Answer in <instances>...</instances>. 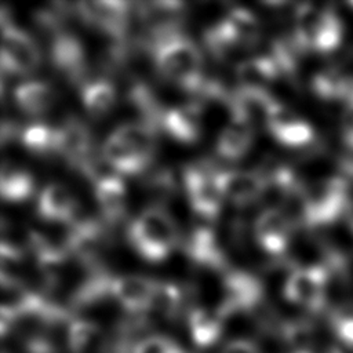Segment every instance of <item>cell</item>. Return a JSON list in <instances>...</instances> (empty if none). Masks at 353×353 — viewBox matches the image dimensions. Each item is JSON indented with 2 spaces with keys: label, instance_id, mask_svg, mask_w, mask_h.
Returning <instances> with one entry per match:
<instances>
[{
  "label": "cell",
  "instance_id": "6da1fadb",
  "mask_svg": "<svg viewBox=\"0 0 353 353\" xmlns=\"http://www.w3.org/2000/svg\"><path fill=\"white\" fill-rule=\"evenodd\" d=\"M154 66L159 73L176 87L189 91H204L203 58L199 47L185 36L163 33L153 44Z\"/></svg>",
  "mask_w": 353,
  "mask_h": 353
},
{
  "label": "cell",
  "instance_id": "7a4b0ae2",
  "mask_svg": "<svg viewBox=\"0 0 353 353\" xmlns=\"http://www.w3.org/2000/svg\"><path fill=\"white\" fill-rule=\"evenodd\" d=\"M128 239L137 252L146 261H163L178 243L174 218L160 207L143 210L130 225Z\"/></svg>",
  "mask_w": 353,
  "mask_h": 353
},
{
  "label": "cell",
  "instance_id": "3957f363",
  "mask_svg": "<svg viewBox=\"0 0 353 353\" xmlns=\"http://www.w3.org/2000/svg\"><path fill=\"white\" fill-rule=\"evenodd\" d=\"M347 185L338 176L302 186L303 222L321 226L338 221L347 208Z\"/></svg>",
  "mask_w": 353,
  "mask_h": 353
},
{
  "label": "cell",
  "instance_id": "277c9868",
  "mask_svg": "<svg viewBox=\"0 0 353 353\" xmlns=\"http://www.w3.org/2000/svg\"><path fill=\"white\" fill-rule=\"evenodd\" d=\"M328 272L323 265L294 268L284 280V298L303 309L321 310L327 299Z\"/></svg>",
  "mask_w": 353,
  "mask_h": 353
},
{
  "label": "cell",
  "instance_id": "5b68a950",
  "mask_svg": "<svg viewBox=\"0 0 353 353\" xmlns=\"http://www.w3.org/2000/svg\"><path fill=\"white\" fill-rule=\"evenodd\" d=\"M216 171L208 161H196L183 168L185 190L193 214L214 221L223 196L215 182Z\"/></svg>",
  "mask_w": 353,
  "mask_h": 353
},
{
  "label": "cell",
  "instance_id": "8992f818",
  "mask_svg": "<svg viewBox=\"0 0 353 353\" xmlns=\"http://www.w3.org/2000/svg\"><path fill=\"white\" fill-rule=\"evenodd\" d=\"M40 63V50L22 29L3 21L1 66L15 74H29Z\"/></svg>",
  "mask_w": 353,
  "mask_h": 353
},
{
  "label": "cell",
  "instance_id": "52a82bcc",
  "mask_svg": "<svg viewBox=\"0 0 353 353\" xmlns=\"http://www.w3.org/2000/svg\"><path fill=\"white\" fill-rule=\"evenodd\" d=\"M156 280L138 274H125L110 280V296L131 317L149 312Z\"/></svg>",
  "mask_w": 353,
  "mask_h": 353
},
{
  "label": "cell",
  "instance_id": "ba28073f",
  "mask_svg": "<svg viewBox=\"0 0 353 353\" xmlns=\"http://www.w3.org/2000/svg\"><path fill=\"white\" fill-rule=\"evenodd\" d=\"M215 182L223 199L245 205L259 200L266 186V175L259 170H222L216 171Z\"/></svg>",
  "mask_w": 353,
  "mask_h": 353
},
{
  "label": "cell",
  "instance_id": "9c48e42d",
  "mask_svg": "<svg viewBox=\"0 0 353 353\" xmlns=\"http://www.w3.org/2000/svg\"><path fill=\"white\" fill-rule=\"evenodd\" d=\"M292 226L281 210H262L254 223V237L266 254L281 256L288 250Z\"/></svg>",
  "mask_w": 353,
  "mask_h": 353
},
{
  "label": "cell",
  "instance_id": "30bf717a",
  "mask_svg": "<svg viewBox=\"0 0 353 353\" xmlns=\"http://www.w3.org/2000/svg\"><path fill=\"white\" fill-rule=\"evenodd\" d=\"M77 12L84 22L103 30L112 39L120 41L125 33L128 3L124 1H83L77 4Z\"/></svg>",
  "mask_w": 353,
  "mask_h": 353
},
{
  "label": "cell",
  "instance_id": "8fae6325",
  "mask_svg": "<svg viewBox=\"0 0 353 353\" xmlns=\"http://www.w3.org/2000/svg\"><path fill=\"white\" fill-rule=\"evenodd\" d=\"M281 70L270 55H258L240 61L234 68L237 88L248 94H268Z\"/></svg>",
  "mask_w": 353,
  "mask_h": 353
},
{
  "label": "cell",
  "instance_id": "7c38bea8",
  "mask_svg": "<svg viewBox=\"0 0 353 353\" xmlns=\"http://www.w3.org/2000/svg\"><path fill=\"white\" fill-rule=\"evenodd\" d=\"M254 138V124L240 113L230 112V119L222 128L216 141V152L228 160L240 159L247 153Z\"/></svg>",
  "mask_w": 353,
  "mask_h": 353
},
{
  "label": "cell",
  "instance_id": "4fadbf2b",
  "mask_svg": "<svg viewBox=\"0 0 353 353\" xmlns=\"http://www.w3.org/2000/svg\"><path fill=\"white\" fill-rule=\"evenodd\" d=\"M161 123L165 131L182 143H194L203 131V110L199 103H182L167 110Z\"/></svg>",
  "mask_w": 353,
  "mask_h": 353
},
{
  "label": "cell",
  "instance_id": "5bb4252c",
  "mask_svg": "<svg viewBox=\"0 0 353 353\" xmlns=\"http://www.w3.org/2000/svg\"><path fill=\"white\" fill-rule=\"evenodd\" d=\"M57 131V145L55 153L63 156L69 163L81 167L90 159L91 149V137L87 127L74 120H66Z\"/></svg>",
  "mask_w": 353,
  "mask_h": 353
},
{
  "label": "cell",
  "instance_id": "9a60e30c",
  "mask_svg": "<svg viewBox=\"0 0 353 353\" xmlns=\"http://www.w3.org/2000/svg\"><path fill=\"white\" fill-rule=\"evenodd\" d=\"M65 339L69 353H106L109 346L99 324L87 319H72Z\"/></svg>",
  "mask_w": 353,
  "mask_h": 353
},
{
  "label": "cell",
  "instance_id": "2e32d148",
  "mask_svg": "<svg viewBox=\"0 0 353 353\" xmlns=\"http://www.w3.org/2000/svg\"><path fill=\"white\" fill-rule=\"evenodd\" d=\"M77 205L70 190L58 182L47 185L37 200V214L44 222H68Z\"/></svg>",
  "mask_w": 353,
  "mask_h": 353
},
{
  "label": "cell",
  "instance_id": "e0dca14e",
  "mask_svg": "<svg viewBox=\"0 0 353 353\" xmlns=\"http://www.w3.org/2000/svg\"><path fill=\"white\" fill-rule=\"evenodd\" d=\"M188 330L196 346L208 347L219 341L225 320L215 307H193L188 314Z\"/></svg>",
  "mask_w": 353,
  "mask_h": 353
},
{
  "label": "cell",
  "instance_id": "ac0fdd59",
  "mask_svg": "<svg viewBox=\"0 0 353 353\" xmlns=\"http://www.w3.org/2000/svg\"><path fill=\"white\" fill-rule=\"evenodd\" d=\"M95 200L109 223H114L125 214L127 192L120 176L112 175L95 182Z\"/></svg>",
  "mask_w": 353,
  "mask_h": 353
},
{
  "label": "cell",
  "instance_id": "d6986e66",
  "mask_svg": "<svg viewBox=\"0 0 353 353\" xmlns=\"http://www.w3.org/2000/svg\"><path fill=\"white\" fill-rule=\"evenodd\" d=\"M102 157L116 172L124 175H138L148 165V163L135 150H132L113 132L102 145Z\"/></svg>",
  "mask_w": 353,
  "mask_h": 353
},
{
  "label": "cell",
  "instance_id": "ffe728a7",
  "mask_svg": "<svg viewBox=\"0 0 353 353\" xmlns=\"http://www.w3.org/2000/svg\"><path fill=\"white\" fill-rule=\"evenodd\" d=\"M14 99L21 110L37 116L54 105L55 91L44 81L29 80L14 90Z\"/></svg>",
  "mask_w": 353,
  "mask_h": 353
},
{
  "label": "cell",
  "instance_id": "44dd1931",
  "mask_svg": "<svg viewBox=\"0 0 353 353\" xmlns=\"http://www.w3.org/2000/svg\"><path fill=\"white\" fill-rule=\"evenodd\" d=\"M1 197L11 203L28 200L33 193V176L12 160L4 161L0 172Z\"/></svg>",
  "mask_w": 353,
  "mask_h": 353
},
{
  "label": "cell",
  "instance_id": "7402d4cb",
  "mask_svg": "<svg viewBox=\"0 0 353 353\" xmlns=\"http://www.w3.org/2000/svg\"><path fill=\"white\" fill-rule=\"evenodd\" d=\"M113 134L124 141L132 150H135L148 164L153 160L157 149L154 127L142 121H131L119 125Z\"/></svg>",
  "mask_w": 353,
  "mask_h": 353
},
{
  "label": "cell",
  "instance_id": "603a6c76",
  "mask_svg": "<svg viewBox=\"0 0 353 353\" xmlns=\"http://www.w3.org/2000/svg\"><path fill=\"white\" fill-rule=\"evenodd\" d=\"M343 40V22L335 11L321 10L319 17L310 50L320 54H328L335 51Z\"/></svg>",
  "mask_w": 353,
  "mask_h": 353
},
{
  "label": "cell",
  "instance_id": "cb8c5ba5",
  "mask_svg": "<svg viewBox=\"0 0 353 353\" xmlns=\"http://www.w3.org/2000/svg\"><path fill=\"white\" fill-rule=\"evenodd\" d=\"M116 88L108 80H94L81 90V103L91 119H102L116 103Z\"/></svg>",
  "mask_w": 353,
  "mask_h": 353
},
{
  "label": "cell",
  "instance_id": "d4e9b609",
  "mask_svg": "<svg viewBox=\"0 0 353 353\" xmlns=\"http://www.w3.org/2000/svg\"><path fill=\"white\" fill-rule=\"evenodd\" d=\"M226 26L240 47H251L259 41L261 25L254 12L245 8H232L225 18Z\"/></svg>",
  "mask_w": 353,
  "mask_h": 353
},
{
  "label": "cell",
  "instance_id": "484cf974",
  "mask_svg": "<svg viewBox=\"0 0 353 353\" xmlns=\"http://www.w3.org/2000/svg\"><path fill=\"white\" fill-rule=\"evenodd\" d=\"M183 305L182 288L171 281H157L149 312H154L165 320L175 319Z\"/></svg>",
  "mask_w": 353,
  "mask_h": 353
},
{
  "label": "cell",
  "instance_id": "4316f807",
  "mask_svg": "<svg viewBox=\"0 0 353 353\" xmlns=\"http://www.w3.org/2000/svg\"><path fill=\"white\" fill-rule=\"evenodd\" d=\"M349 76L342 72L328 68L313 74L310 87L317 98L328 102H341L343 99Z\"/></svg>",
  "mask_w": 353,
  "mask_h": 353
},
{
  "label": "cell",
  "instance_id": "83f0119b",
  "mask_svg": "<svg viewBox=\"0 0 353 353\" xmlns=\"http://www.w3.org/2000/svg\"><path fill=\"white\" fill-rule=\"evenodd\" d=\"M21 141L23 146L33 154H50L55 152L57 131L46 124H32L22 131Z\"/></svg>",
  "mask_w": 353,
  "mask_h": 353
},
{
  "label": "cell",
  "instance_id": "f1b7e54d",
  "mask_svg": "<svg viewBox=\"0 0 353 353\" xmlns=\"http://www.w3.org/2000/svg\"><path fill=\"white\" fill-rule=\"evenodd\" d=\"M314 128L312 124L301 117L273 134V138L287 148H303L313 142Z\"/></svg>",
  "mask_w": 353,
  "mask_h": 353
},
{
  "label": "cell",
  "instance_id": "f546056e",
  "mask_svg": "<svg viewBox=\"0 0 353 353\" xmlns=\"http://www.w3.org/2000/svg\"><path fill=\"white\" fill-rule=\"evenodd\" d=\"M130 353H188L172 338L161 334L146 335L134 342Z\"/></svg>",
  "mask_w": 353,
  "mask_h": 353
},
{
  "label": "cell",
  "instance_id": "4dcf8cb0",
  "mask_svg": "<svg viewBox=\"0 0 353 353\" xmlns=\"http://www.w3.org/2000/svg\"><path fill=\"white\" fill-rule=\"evenodd\" d=\"M332 328L338 339L353 350V316H339L332 321Z\"/></svg>",
  "mask_w": 353,
  "mask_h": 353
},
{
  "label": "cell",
  "instance_id": "1f68e13d",
  "mask_svg": "<svg viewBox=\"0 0 353 353\" xmlns=\"http://www.w3.org/2000/svg\"><path fill=\"white\" fill-rule=\"evenodd\" d=\"M219 353H261V349L252 339L234 338L223 343Z\"/></svg>",
  "mask_w": 353,
  "mask_h": 353
},
{
  "label": "cell",
  "instance_id": "d6a6232c",
  "mask_svg": "<svg viewBox=\"0 0 353 353\" xmlns=\"http://www.w3.org/2000/svg\"><path fill=\"white\" fill-rule=\"evenodd\" d=\"M342 139L343 142L353 150V113L352 116L346 120L342 128Z\"/></svg>",
  "mask_w": 353,
  "mask_h": 353
},
{
  "label": "cell",
  "instance_id": "836d02e7",
  "mask_svg": "<svg viewBox=\"0 0 353 353\" xmlns=\"http://www.w3.org/2000/svg\"><path fill=\"white\" fill-rule=\"evenodd\" d=\"M349 229H350V232L353 233V215L349 218Z\"/></svg>",
  "mask_w": 353,
  "mask_h": 353
},
{
  "label": "cell",
  "instance_id": "e575fe53",
  "mask_svg": "<svg viewBox=\"0 0 353 353\" xmlns=\"http://www.w3.org/2000/svg\"><path fill=\"white\" fill-rule=\"evenodd\" d=\"M349 6L353 8V1H352V3H349Z\"/></svg>",
  "mask_w": 353,
  "mask_h": 353
}]
</instances>
